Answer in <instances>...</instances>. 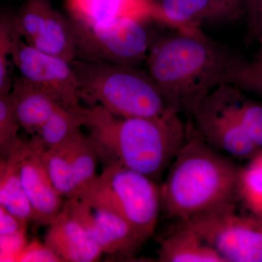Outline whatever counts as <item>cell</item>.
Here are the masks:
<instances>
[{
    "mask_svg": "<svg viewBox=\"0 0 262 262\" xmlns=\"http://www.w3.org/2000/svg\"><path fill=\"white\" fill-rule=\"evenodd\" d=\"M18 36L20 34L15 27L13 15L2 14L0 19V95L9 94L11 91L13 79L10 78V76L9 57L11 58L13 42Z\"/></svg>",
    "mask_w": 262,
    "mask_h": 262,
    "instance_id": "25",
    "label": "cell"
},
{
    "mask_svg": "<svg viewBox=\"0 0 262 262\" xmlns=\"http://www.w3.org/2000/svg\"><path fill=\"white\" fill-rule=\"evenodd\" d=\"M71 19L84 27H93L133 18L161 24L155 0H64Z\"/></svg>",
    "mask_w": 262,
    "mask_h": 262,
    "instance_id": "13",
    "label": "cell"
},
{
    "mask_svg": "<svg viewBox=\"0 0 262 262\" xmlns=\"http://www.w3.org/2000/svg\"><path fill=\"white\" fill-rule=\"evenodd\" d=\"M29 222L19 218L0 206V235H8L27 231Z\"/></svg>",
    "mask_w": 262,
    "mask_h": 262,
    "instance_id": "30",
    "label": "cell"
},
{
    "mask_svg": "<svg viewBox=\"0 0 262 262\" xmlns=\"http://www.w3.org/2000/svg\"><path fill=\"white\" fill-rule=\"evenodd\" d=\"M245 59L198 27L151 43L146 61L170 107L191 118L212 91L234 84Z\"/></svg>",
    "mask_w": 262,
    "mask_h": 262,
    "instance_id": "1",
    "label": "cell"
},
{
    "mask_svg": "<svg viewBox=\"0 0 262 262\" xmlns=\"http://www.w3.org/2000/svg\"><path fill=\"white\" fill-rule=\"evenodd\" d=\"M259 49L252 60L245 59L236 76L233 85L256 95L262 101V37Z\"/></svg>",
    "mask_w": 262,
    "mask_h": 262,
    "instance_id": "26",
    "label": "cell"
},
{
    "mask_svg": "<svg viewBox=\"0 0 262 262\" xmlns=\"http://www.w3.org/2000/svg\"><path fill=\"white\" fill-rule=\"evenodd\" d=\"M42 158L53 185L66 200L80 195L98 177L99 158L89 135L82 131L44 150Z\"/></svg>",
    "mask_w": 262,
    "mask_h": 262,
    "instance_id": "10",
    "label": "cell"
},
{
    "mask_svg": "<svg viewBox=\"0 0 262 262\" xmlns=\"http://www.w3.org/2000/svg\"><path fill=\"white\" fill-rule=\"evenodd\" d=\"M53 10L51 0H26L18 14L13 15L15 27L26 42H32Z\"/></svg>",
    "mask_w": 262,
    "mask_h": 262,
    "instance_id": "23",
    "label": "cell"
},
{
    "mask_svg": "<svg viewBox=\"0 0 262 262\" xmlns=\"http://www.w3.org/2000/svg\"><path fill=\"white\" fill-rule=\"evenodd\" d=\"M248 41L259 40L262 37V0H248Z\"/></svg>",
    "mask_w": 262,
    "mask_h": 262,
    "instance_id": "29",
    "label": "cell"
},
{
    "mask_svg": "<svg viewBox=\"0 0 262 262\" xmlns=\"http://www.w3.org/2000/svg\"><path fill=\"white\" fill-rule=\"evenodd\" d=\"M77 196L115 212L145 241L154 234L162 210L160 186L144 174L120 165L103 167Z\"/></svg>",
    "mask_w": 262,
    "mask_h": 262,
    "instance_id": "5",
    "label": "cell"
},
{
    "mask_svg": "<svg viewBox=\"0 0 262 262\" xmlns=\"http://www.w3.org/2000/svg\"><path fill=\"white\" fill-rule=\"evenodd\" d=\"M16 149L0 161V206L22 220L32 222V207L19 175Z\"/></svg>",
    "mask_w": 262,
    "mask_h": 262,
    "instance_id": "19",
    "label": "cell"
},
{
    "mask_svg": "<svg viewBox=\"0 0 262 262\" xmlns=\"http://www.w3.org/2000/svg\"><path fill=\"white\" fill-rule=\"evenodd\" d=\"M18 262H63L44 242L33 239L19 256Z\"/></svg>",
    "mask_w": 262,
    "mask_h": 262,
    "instance_id": "28",
    "label": "cell"
},
{
    "mask_svg": "<svg viewBox=\"0 0 262 262\" xmlns=\"http://www.w3.org/2000/svg\"><path fill=\"white\" fill-rule=\"evenodd\" d=\"M44 243L63 262L98 261L103 255L97 244L70 214L65 205L61 213L48 225Z\"/></svg>",
    "mask_w": 262,
    "mask_h": 262,
    "instance_id": "15",
    "label": "cell"
},
{
    "mask_svg": "<svg viewBox=\"0 0 262 262\" xmlns=\"http://www.w3.org/2000/svg\"><path fill=\"white\" fill-rule=\"evenodd\" d=\"M237 207H225L187 222L224 262H262V213H239Z\"/></svg>",
    "mask_w": 262,
    "mask_h": 262,
    "instance_id": "6",
    "label": "cell"
},
{
    "mask_svg": "<svg viewBox=\"0 0 262 262\" xmlns=\"http://www.w3.org/2000/svg\"><path fill=\"white\" fill-rule=\"evenodd\" d=\"M28 244L27 231L0 235V261L18 262L19 256Z\"/></svg>",
    "mask_w": 262,
    "mask_h": 262,
    "instance_id": "27",
    "label": "cell"
},
{
    "mask_svg": "<svg viewBox=\"0 0 262 262\" xmlns=\"http://www.w3.org/2000/svg\"><path fill=\"white\" fill-rule=\"evenodd\" d=\"M10 95L20 127L31 136L35 135L52 114L61 106L20 75L13 77Z\"/></svg>",
    "mask_w": 262,
    "mask_h": 262,
    "instance_id": "17",
    "label": "cell"
},
{
    "mask_svg": "<svg viewBox=\"0 0 262 262\" xmlns=\"http://www.w3.org/2000/svg\"><path fill=\"white\" fill-rule=\"evenodd\" d=\"M45 149L32 136L16 149L22 185L33 211L32 222L48 226L61 213L67 200L56 190L44 163Z\"/></svg>",
    "mask_w": 262,
    "mask_h": 262,
    "instance_id": "12",
    "label": "cell"
},
{
    "mask_svg": "<svg viewBox=\"0 0 262 262\" xmlns=\"http://www.w3.org/2000/svg\"><path fill=\"white\" fill-rule=\"evenodd\" d=\"M86 124V106L73 110L60 106L34 136L45 150L68 140Z\"/></svg>",
    "mask_w": 262,
    "mask_h": 262,
    "instance_id": "20",
    "label": "cell"
},
{
    "mask_svg": "<svg viewBox=\"0 0 262 262\" xmlns=\"http://www.w3.org/2000/svg\"><path fill=\"white\" fill-rule=\"evenodd\" d=\"M65 206L103 254L131 257L146 241L120 215L98 203L75 196L67 200Z\"/></svg>",
    "mask_w": 262,
    "mask_h": 262,
    "instance_id": "11",
    "label": "cell"
},
{
    "mask_svg": "<svg viewBox=\"0 0 262 262\" xmlns=\"http://www.w3.org/2000/svg\"><path fill=\"white\" fill-rule=\"evenodd\" d=\"M225 1L232 5L234 8H237V9L244 12L245 14H246V9H247L248 0H225Z\"/></svg>",
    "mask_w": 262,
    "mask_h": 262,
    "instance_id": "31",
    "label": "cell"
},
{
    "mask_svg": "<svg viewBox=\"0 0 262 262\" xmlns=\"http://www.w3.org/2000/svg\"><path fill=\"white\" fill-rule=\"evenodd\" d=\"M158 261L224 262L220 255L187 221H178L160 241Z\"/></svg>",
    "mask_w": 262,
    "mask_h": 262,
    "instance_id": "16",
    "label": "cell"
},
{
    "mask_svg": "<svg viewBox=\"0 0 262 262\" xmlns=\"http://www.w3.org/2000/svg\"><path fill=\"white\" fill-rule=\"evenodd\" d=\"M72 65L81 101L87 107L99 106L123 117H158L176 111L149 72L134 66L79 58Z\"/></svg>",
    "mask_w": 262,
    "mask_h": 262,
    "instance_id": "4",
    "label": "cell"
},
{
    "mask_svg": "<svg viewBox=\"0 0 262 262\" xmlns=\"http://www.w3.org/2000/svg\"><path fill=\"white\" fill-rule=\"evenodd\" d=\"M146 22L125 18L89 27L73 21L77 58L136 67L146 60L151 46Z\"/></svg>",
    "mask_w": 262,
    "mask_h": 262,
    "instance_id": "7",
    "label": "cell"
},
{
    "mask_svg": "<svg viewBox=\"0 0 262 262\" xmlns=\"http://www.w3.org/2000/svg\"><path fill=\"white\" fill-rule=\"evenodd\" d=\"M20 127L10 93L0 95V154L7 158L21 144Z\"/></svg>",
    "mask_w": 262,
    "mask_h": 262,
    "instance_id": "24",
    "label": "cell"
},
{
    "mask_svg": "<svg viewBox=\"0 0 262 262\" xmlns=\"http://www.w3.org/2000/svg\"><path fill=\"white\" fill-rule=\"evenodd\" d=\"M103 167L120 165L156 182L169 168L187 138L179 113L158 117L116 116L86 106L85 126Z\"/></svg>",
    "mask_w": 262,
    "mask_h": 262,
    "instance_id": "2",
    "label": "cell"
},
{
    "mask_svg": "<svg viewBox=\"0 0 262 262\" xmlns=\"http://www.w3.org/2000/svg\"><path fill=\"white\" fill-rule=\"evenodd\" d=\"M239 169L208 145L191 122L187 139L160 185L162 210L169 218L188 221L237 205Z\"/></svg>",
    "mask_w": 262,
    "mask_h": 262,
    "instance_id": "3",
    "label": "cell"
},
{
    "mask_svg": "<svg viewBox=\"0 0 262 262\" xmlns=\"http://www.w3.org/2000/svg\"><path fill=\"white\" fill-rule=\"evenodd\" d=\"M29 45L46 54L70 63L77 58V38L73 21L54 9Z\"/></svg>",
    "mask_w": 262,
    "mask_h": 262,
    "instance_id": "18",
    "label": "cell"
},
{
    "mask_svg": "<svg viewBox=\"0 0 262 262\" xmlns=\"http://www.w3.org/2000/svg\"><path fill=\"white\" fill-rule=\"evenodd\" d=\"M229 101L243 127L254 144L262 149V101L247 97L244 91L228 84Z\"/></svg>",
    "mask_w": 262,
    "mask_h": 262,
    "instance_id": "21",
    "label": "cell"
},
{
    "mask_svg": "<svg viewBox=\"0 0 262 262\" xmlns=\"http://www.w3.org/2000/svg\"><path fill=\"white\" fill-rule=\"evenodd\" d=\"M200 136L213 149L237 159L249 160L260 151L243 127L222 84L201 103L192 117Z\"/></svg>",
    "mask_w": 262,
    "mask_h": 262,
    "instance_id": "8",
    "label": "cell"
},
{
    "mask_svg": "<svg viewBox=\"0 0 262 262\" xmlns=\"http://www.w3.org/2000/svg\"><path fill=\"white\" fill-rule=\"evenodd\" d=\"M11 59L23 78L47 93L61 106L73 110L84 107L72 63L38 51L20 36L13 42Z\"/></svg>",
    "mask_w": 262,
    "mask_h": 262,
    "instance_id": "9",
    "label": "cell"
},
{
    "mask_svg": "<svg viewBox=\"0 0 262 262\" xmlns=\"http://www.w3.org/2000/svg\"><path fill=\"white\" fill-rule=\"evenodd\" d=\"M238 198L247 211L262 213V149L239 169Z\"/></svg>",
    "mask_w": 262,
    "mask_h": 262,
    "instance_id": "22",
    "label": "cell"
},
{
    "mask_svg": "<svg viewBox=\"0 0 262 262\" xmlns=\"http://www.w3.org/2000/svg\"><path fill=\"white\" fill-rule=\"evenodd\" d=\"M161 24L186 32L199 27L203 21L226 22L245 14L225 0H155Z\"/></svg>",
    "mask_w": 262,
    "mask_h": 262,
    "instance_id": "14",
    "label": "cell"
}]
</instances>
